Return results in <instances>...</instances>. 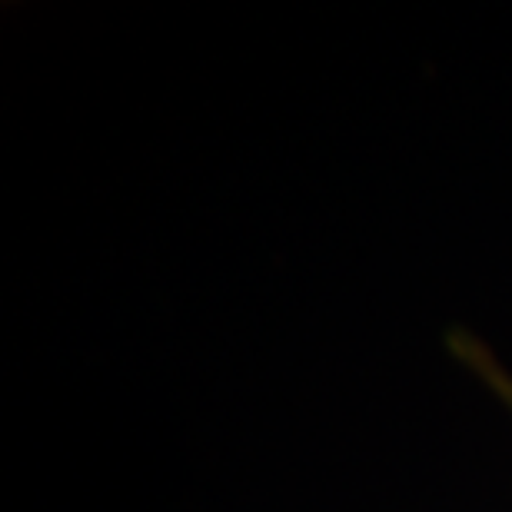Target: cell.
I'll use <instances>...</instances> for the list:
<instances>
[{
    "instance_id": "1",
    "label": "cell",
    "mask_w": 512,
    "mask_h": 512,
    "mask_svg": "<svg viewBox=\"0 0 512 512\" xmlns=\"http://www.w3.org/2000/svg\"><path fill=\"white\" fill-rule=\"evenodd\" d=\"M449 350H453L456 360L463 363L489 393L499 396V403H503L512 416V373L499 363V356L489 350L486 343H479L473 333H453L449 336Z\"/></svg>"
}]
</instances>
